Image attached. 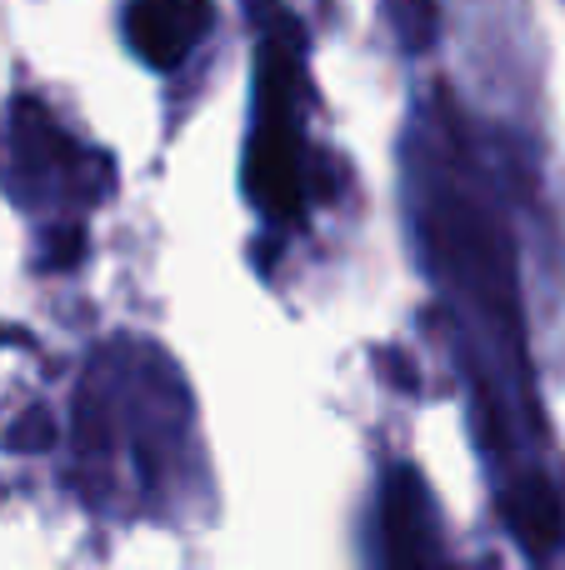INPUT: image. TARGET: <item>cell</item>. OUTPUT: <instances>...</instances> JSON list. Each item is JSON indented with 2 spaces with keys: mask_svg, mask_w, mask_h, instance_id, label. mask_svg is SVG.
I'll return each instance as SVG.
<instances>
[{
  "mask_svg": "<svg viewBox=\"0 0 565 570\" xmlns=\"http://www.w3.org/2000/svg\"><path fill=\"white\" fill-rule=\"evenodd\" d=\"M296 86H300V50L296 36L270 30L260 46V116L250 130L246 190L270 220H296L306 206L300 180V126H296Z\"/></svg>",
  "mask_w": 565,
  "mask_h": 570,
  "instance_id": "obj_1",
  "label": "cell"
},
{
  "mask_svg": "<svg viewBox=\"0 0 565 570\" xmlns=\"http://www.w3.org/2000/svg\"><path fill=\"white\" fill-rule=\"evenodd\" d=\"M390 16L400 26V40L410 50H426L436 36V0H390Z\"/></svg>",
  "mask_w": 565,
  "mask_h": 570,
  "instance_id": "obj_7",
  "label": "cell"
},
{
  "mask_svg": "<svg viewBox=\"0 0 565 570\" xmlns=\"http://www.w3.org/2000/svg\"><path fill=\"white\" fill-rule=\"evenodd\" d=\"M506 525L531 556H546L565 531V505L546 481L531 475V481H521L506 491Z\"/></svg>",
  "mask_w": 565,
  "mask_h": 570,
  "instance_id": "obj_5",
  "label": "cell"
},
{
  "mask_svg": "<svg viewBox=\"0 0 565 570\" xmlns=\"http://www.w3.org/2000/svg\"><path fill=\"white\" fill-rule=\"evenodd\" d=\"M80 250H86V236H66V240L56 246V256H50V261H56V266H70Z\"/></svg>",
  "mask_w": 565,
  "mask_h": 570,
  "instance_id": "obj_8",
  "label": "cell"
},
{
  "mask_svg": "<svg viewBox=\"0 0 565 570\" xmlns=\"http://www.w3.org/2000/svg\"><path fill=\"white\" fill-rule=\"evenodd\" d=\"M6 445H10L16 455H40V451H50V445H56V421H50L46 405H30L26 415H16V425H10V435H6Z\"/></svg>",
  "mask_w": 565,
  "mask_h": 570,
  "instance_id": "obj_6",
  "label": "cell"
},
{
  "mask_svg": "<svg viewBox=\"0 0 565 570\" xmlns=\"http://www.w3.org/2000/svg\"><path fill=\"white\" fill-rule=\"evenodd\" d=\"M210 20H216L210 0H136L126 30L140 60H150L156 70H176L206 40Z\"/></svg>",
  "mask_w": 565,
  "mask_h": 570,
  "instance_id": "obj_4",
  "label": "cell"
},
{
  "mask_svg": "<svg viewBox=\"0 0 565 570\" xmlns=\"http://www.w3.org/2000/svg\"><path fill=\"white\" fill-rule=\"evenodd\" d=\"M380 531H386V570H450L430 491L416 471H406V465H396L386 481Z\"/></svg>",
  "mask_w": 565,
  "mask_h": 570,
  "instance_id": "obj_3",
  "label": "cell"
},
{
  "mask_svg": "<svg viewBox=\"0 0 565 570\" xmlns=\"http://www.w3.org/2000/svg\"><path fill=\"white\" fill-rule=\"evenodd\" d=\"M430 246L446 261V271L470 291V301H480V311L500 325V331L516 341L521 335V291H516V271H511L506 246L496 240L480 210L446 200V206L430 216Z\"/></svg>",
  "mask_w": 565,
  "mask_h": 570,
  "instance_id": "obj_2",
  "label": "cell"
}]
</instances>
